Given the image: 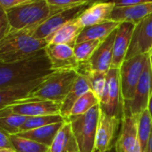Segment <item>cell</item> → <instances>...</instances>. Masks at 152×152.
Segmentation results:
<instances>
[{
	"label": "cell",
	"mask_w": 152,
	"mask_h": 152,
	"mask_svg": "<svg viewBox=\"0 0 152 152\" xmlns=\"http://www.w3.org/2000/svg\"><path fill=\"white\" fill-rule=\"evenodd\" d=\"M147 152H152V132H151V136H150V140L148 142V147Z\"/></svg>",
	"instance_id": "cell-40"
},
{
	"label": "cell",
	"mask_w": 152,
	"mask_h": 152,
	"mask_svg": "<svg viewBox=\"0 0 152 152\" xmlns=\"http://www.w3.org/2000/svg\"><path fill=\"white\" fill-rule=\"evenodd\" d=\"M116 35V30L113 31L105 40H103L92 56L89 60V64L91 71L107 72L111 69L113 59V47Z\"/></svg>",
	"instance_id": "cell-16"
},
{
	"label": "cell",
	"mask_w": 152,
	"mask_h": 152,
	"mask_svg": "<svg viewBox=\"0 0 152 152\" xmlns=\"http://www.w3.org/2000/svg\"><path fill=\"white\" fill-rule=\"evenodd\" d=\"M46 39H35L29 30L10 31L0 41V63H13L38 55L46 48Z\"/></svg>",
	"instance_id": "cell-2"
},
{
	"label": "cell",
	"mask_w": 152,
	"mask_h": 152,
	"mask_svg": "<svg viewBox=\"0 0 152 152\" xmlns=\"http://www.w3.org/2000/svg\"><path fill=\"white\" fill-rule=\"evenodd\" d=\"M150 15H152V3H145L129 7L115 6L110 16V21L118 23L129 22L136 24Z\"/></svg>",
	"instance_id": "cell-18"
},
{
	"label": "cell",
	"mask_w": 152,
	"mask_h": 152,
	"mask_svg": "<svg viewBox=\"0 0 152 152\" xmlns=\"http://www.w3.org/2000/svg\"><path fill=\"white\" fill-rule=\"evenodd\" d=\"M105 0H89V2H88V6H91L93 4H96V3H99V2H104Z\"/></svg>",
	"instance_id": "cell-38"
},
{
	"label": "cell",
	"mask_w": 152,
	"mask_h": 152,
	"mask_svg": "<svg viewBox=\"0 0 152 152\" xmlns=\"http://www.w3.org/2000/svg\"><path fill=\"white\" fill-rule=\"evenodd\" d=\"M10 141L16 152H48V146L37 141L25 139L15 134L10 135Z\"/></svg>",
	"instance_id": "cell-27"
},
{
	"label": "cell",
	"mask_w": 152,
	"mask_h": 152,
	"mask_svg": "<svg viewBox=\"0 0 152 152\" xmlns=\"http://www.w3.org/2000/svg\"><path fill=\"white\" fill-rule=\"evenodd\" d=\"M99 106L101 111L107 115L122 119L123 98L119 69L111 68L107 72L106 85L99 99Z\"/></svg>",
	"instance_id": "cell-7"
},
{
	"label": "cell",
	"mask_w": 152,
	"mask_h": 152,
	"mask_svg": "<svg viewBox=\"0 0 152 152\" xmlns=\"http://www.w3.org/2000/svg\"><path fill=\"white\" fill-rule=\"evenodd\" d=\"M48 4L59 11L88 5L89 0H47Z\"/></svg>",
	"instance_id": "cell-32"
},
{
	"label": "cell",
	"mask_w": 152,
	"mask_h": 152,
	"mask_svg": "<svg viewBox=\"0 0 152 152\" xmlns=\"http://www.w3.org/2000/svg\"><path fill=\"white\" fill-rule=\"evenodd\" d=\"M13 148L10 141V134L0 128V148Z\"/></svg>",
	"instance_id": "cell-36"
},
{
	"label": "cell",
	"mask_w": 152,
	"mask_h": 152,
	"mask_svg": "<svg viewBox=\"0 0 152 152\" xmlns=\"http://www.w3.org/2000/svg\"><path fill=\"white\" fill-rule=\"evenodd\" d=\"M115 147L116 152H141L138 138V116L123 115Z\"/></svg>",
	"instance_id": "cell-11"
},
{
	"label": "cell",
	"mask_w": 152,
	"mask_h": 152,
	"mask_svg": "<svg viewBox=\"0 0 152 152\" xmlns=\"http://www.w3.org/2000/svg\"><path fill=\"white\" fill-rule=\"evenodd\" d=\"M79 73L75 70L54 71L30 93L27 99H39L62 103Z\"/></svg>",
	"instance_id": "cell-4"
},
{
	"label": "cell",
	"mask_w": 152,
	"mask_h": 152,
	"mask_svg": "<svg viewBox=\"0 0 152 152\" xmlns=\"http://www.w3.org/2000/svg\"><path fill=\"white\" fill-rule=\"evenodd\" d=\"M48 152H79L77 142L69 122L65 121L58 131Z\"/></svg>",
	"instance_id": "cell-21"
},
{
	"label": "cell",
	"mask_w": 152,
	"mask_h": 152,
	"mask_svg": "<svg viewBox=\"0 0 152 152\" xmlns=\"http://www.w3.org/2000/svg\"><path fill=\"white\" fill-rule=\"evenodd\" d=\"M59 12L61 11L50 7L47 0H30L6 11L10 31L23 30L31 31L50 16Z\"/></svg>",
	"instance_id": "cell-3"
},
{
	"label": "cell",
	"mask_w": 152,
	"mask_h": 152,
	"mask_svg": "<svg viewBox=\"0 0 152 152\" xmlns=\"http://www.w3.org/2000/svg\"><path fill=\"white\" fill-rule=\"evenodd\" d=\"M149 56L150 52L137 55L129 59H125L119 68L123 104L132 99L138 83Z\"/></svg>",
	"instance_id": "cell-6"
},
{
	"label": "cell",
	"mask_w": 152,
	"mask_h": 152,
	"mask_svg": "<svg viewBox=\"0 0 152 152\" xmlns=\"http://www.w3.org/2000/svg\"><path fill=\"white\" fill-rule=\"evenodd\" d=\"M101 42L102 41L100 40H88L76 43L73 48L76 59L78 60L79 63L89 62L93 53L96 51Z\"/></svg>",
	"instance_id": "cell-30"
},
{
	"label": "cell",
	"mask_w": 152,
	"mask_h": 152,
	"mask_svg": "<svg viewBox=\"0 0 152 152\" xmlns=\"http://www.w3.org/2000/svg\"><path fill=\"white\" fill-rule=\"evenodd\" d=\"M85 76L88 78V80L91 83V91L100 99L101 95L104 91V88H105V85H106L107 72H96V71L91 70Z\"/></svg>",
	"instance_id": "cell-31"
},
{
	"label": "cell",
	"mask_w": 152,
	"mask_h": 152,
	"mask_svg": "<svg viewBox=\"0 0 152 152\" xmlns=\"http://www.w3.org/2000/svg\"><path fill=\"white\" fill-rule=\"evenodd\" d=\"M115 6L107 2H99L88 7L76 21L83 27H90L110 21V16Z\"/></svg>",
	"instance_id": "cell-17"
},
{
	"label": "cell",
	"mask_w": 152,
	"mask_h": 152,
	"mask_svg": "<svg viewBox=\"0 0 152 152\" xmlns=\"http://www.w3.org/2000/svg\"><path fill=\"white\" fill-rule=\"evenodd\" d=\"M121 23L107 21L99 24L83 28L80 33L76 43L88 40H105L113 31H115Z\"/></svg>",
	"instance_id": "cell-23"
},
{
	"label": "cell",
	"mask_w": 152,
	"mask_h": 152,
	"mask_svg": "<svg viewBox=\"0 0 152 152\" xmlns=\"http://www.w3.org/2000/svg\"><path fill=\"white\" fill-rule=\"evenodd\" d=\"M83 29L76 19H74L65 23L46 40L48 44H65L74 48Z\"/></svg>",
	"instance_id": "cell-22"
},
{
	"label": "cell",
	"mask_w": 152,
	"mask_h": 152,
	"mask_svg": "<svg viewBox=\"0 0 152 152\" xmlns=\"http://www.w3.org/2000/svg\"><path fill=\"white\" fill-rule=\"evenodd\" d=\"M107 152H116V149H115V146H113L112 148H110Z\"/></svg>",
	"instance_id": "cell-41"
},
{
	"label": "cell",
	"mask_w": 152,
	"mask_h": 152,
	"mask_svg": "<svg viewBox=\"0 0 152 152\" xmlns=\"http://www.w3.org/2000/svg\"><path fill=\"white\" fill-rule=\"evenodd\" d=\"M150 66H151V72H152V53L150 51Z\"/></svg>",
	"instance_id": "cell-42"
},
{
	"label": "cell",
	"mask_w": 152,
	"mask_h": 152,
	"mask_svg": "<svg viewBox=\"0 0 152 152\" xmlns=\"http://www.w3.org/2000/svg\"><path fill=\"white\" fill-rule=\"evenodd\" d=\"M64 118L61 115H39L27 117L24 124L22 125L20 132L33 130L36 128H40L43 126L64 122Z\"/></svg>",
	"instance_id": "cell-28"
},
{
	"label": "cell",
	"mask_w": 152,
	"mask_h": 152,
	"mask_svg": "<svg viewBox=\"0 0 152 152\" xmlns=\"http://www.w3.org/2000/svg\"><path fill=\"white\" fill-rule=\"evenodd\" d=\"M10 31V27L6 11L0 7V41H1Z\"/></svg>",
	"instance_id": "cell-33"
},
{
	"label": "cell",
	"mask_w": 152,
	"mask_h": 152,
	"mask_svg": "<svg viewBox=\"0 0 152 152\" xmlns=\"http://www.w3.org/2000/svg\"><path fill=\"white\" fill-rule=\"evenodd\" d=\"M53 72L45 49L24 60L0 63V89L43 79Z\"/></svg>",
	"instance_id": "cell-1"
},
{
	"label": "cell",
	"mask_w": 152,
	"mask_h": 152,
	"mask_svg": "<svg viewBox=\"0 0 152 152\" xmlns=\"http://www.w3.org/2000/svg\"><path fill=\"white\" fill-rule=\"evenodd\" d=\"M46 78V77H45ZM39 79L29 83L0 89V110L15 102L27 98L30 93L45 79Z\"/></svg>",
	"instance_id": "cell-19"
},
{
	"label": "cell",
	"mask_w": 152,
	"mask_h": 152,
	"mask_svg": "<svg viewBox=\"0 0 152 152\" xmlns=\"http://www.w3.org/2000/svg\"><path fill=\"white\" fill-rule=\"evenodd\" d=\"M26 119V116L16 115L7 110H0V128L10 135L19 132Z\"/></svg>",
	"instance_id": "cell-26"
},
{
	"label": "cell",
	"mask_w": 152,
	"mask_h": 152,
	"mask_svg": "<svg viewBox=\"0 0 152 152\" xmlns=\"http://www.w3.org/2000/svg\"><path fill=\"white\" fill-rule=\"evenodd\" d=\"M88 7V5H83L56 13L32 30L31 33L35 39H47L65 23L77 18Z\"/></svg>",
	"instance_id": "cell-10"
},
{
	"label": "cell",
	"mask_w": 152,
	"mask_h": 152,
	"mask_svg": "<svg viewBox=\"0 0 152 152\" xmlns=\"http://www.w3.org/2000/svg\"><path fill=\"white\" fill-rule=\"evenodd\" d=\"M52 71L77 70L80 63L74 56L73 48L65 44H48L45 48Z\"/></svg>",
	"instance_id": "cell-13"
},
{
	"label": "cell",
	"mask_w": 152,
	"mask_h": 152,
	"mask_svg": "<svg viewBox=\"0 0 152 152\" xmlns=\"http://www.w3.org/2000/svg\"><path fill=\"white\" fill-rule=\"evenodd\" d=\"M0 152H16L13 148H0Z\"/></svg>",
	"instance_id": "cell-39"
},
{
	"label": "cell",
	"mask_w": 152,
	"mask_h": 152,
	"mask_svg": "<svg viewBox=\"0 0 152 152\" xmlns=\"http://www.w3.org/2000/svg\"><path fill=\"white\" fill-rule=\"evenodd\" d=\"M148 111L150 115V117H151V120H152V92L150 94V97H149V99H148Z\"/></svg>",
	"instance_id": "cell-37"
},
{
	"label": "cell",
	"mask_w": 152,
	"mask_h": 152,
	"mask_svg": "<svg viewBox=\"0 0 152 152\" xmlns=\"http://www.w3.org/2000/svg\"><path fill=\"white\" fill-rule=\"evenodd\" d=\"M64 122L43 126L40 128H36L33 130L19 132L15 135L25 138V139H29V140H31L34 141H37L39 143H41V144H44V145L49 147L51 145V143L53 142V140H54L56 135L57 134L58 131L63 126Z\"/></svg>",
	"instance_id": "cell-24"
},
{
	"label": "cell",
	"mask_w": 152,
	"mask_h": 152,
	"mask_svg": "<svg viewBox=\"0 0 152 152\" xmlns=\"http://www.w3.org/2000/svg\"><path fill=\"white\" fill-rule=\"evenodd\" d=\"M91 90V83L88 80V78L85 75H80L76 79L73 86L72 87L71 91H69L66 98L64 99V101L61 103V109H60V115L64 118L66 121L69 116L71 110L74 105V103L77 101L83 94L88 92Z\"/></svg>",
	"instance_id": "cell-20"
},
{
	"label": "cell",
	"mask_w": 152,
	"mask_h": 152,
	"mask_svg": "<svg viewBox=\"0 0 152 152\" xmlns=\"http://www.w3.org/2000/svg\"><path fill=\"white\" fill-rule=\"evenodd\" d=\"M60 103L39 99L25 98L7 106L2 110H7L26 117H31L48 115H60Z\"/></svg>",
	"instance_id": "cell-9"
},
{
	"label": "cell",
	"mask_w": 152,
	"mask_h": 152,
	"mask_svg": "<svg viewBox=\"0 0 152 152\" xmlns=\"http://www.w3.org/2000/svg\"><path fill=\"white\" fill-rule=\"evenodd\" d=\"M100 116V106H95L83 115L70 116L72 131L79 152H96V137Z\"/></svg>",
	"instance_id": "cell-5"
},
{
	"label": "cell",
	"mask_w": 152,
	"mask_h": 152,
	"mask_svg": "<svg viewBox=\"0 0 152 152\" xmlns=\"http://www.w3.org/2000/svg\"><path fill=\"white\" fill-rule=\"evenodd\" d=\"M151 132H152V120L148 109H146L138 116V138H139L141 152L148 151Z\"/></svg>",
	"instance_id": "cell-25"
},
{
	"label": "cell",
	"mask_w": 152,
	"mask_h": 152,
	"mask_svg": "<svg viewBox=\"0 0 152 152\" xmlns=\"http://www.w3.org/2000/svg\"><path fill=\"white\" fill-rule=\"evenodd\" d=\"M122 119L112 117L100 109V116L96 137V152H107L115 146V136Z\"/></svg>",
	"instance_id": "cell-14"
},
{
	"label": "cell",
	"mask_w": 152,
	"mask_h": 152,
	"mask_svg": "<svg viewBox=\"0 0 152 152\" xmlns=\"http://www.w3.org/2000/svg\"><path fill=\"white\" fill-rule=\"evenodd\" d=\"M151 53H152V49H151Z\"/></svg>",
	"instance_id": "cell-43"
},
{
	"label": "cell",
	"mask_w": 152,
	"mask_h": 152,
	"mask_svg": "<svg viewBox=\"0 0 152 152\" xmlns=\"http://www.w3.org/2000/svg\"><path fill=\"white\" fill-rule=\"evenodd\" d=\"M28 1H30V0H0V7H2L5 11H7Z\"/></svg>",
	"instance_id": "cell-35"
},
{
	"label": "cell",
	"mask_w": 152,
	"mask_h": 152,
	"mask_svg": "<svg viewBox=\"0 0 152 152\" xmlns=\"http://www.w3.org/2000/svg\"><path fill=\"white\" fill-rule=\"evenodd\" d=\"M152 92V72L150 66V56L146 63L140 79L138 83L132 99L123 104V115L139 116L148 108V99Z\"/></svg>",
	"instance_id": "cell-8"
},
{
	"label": "cell",
	"mask_w": 152,
	"mask_h": 152,
	"mask_svg": "<svg viewBox=\"0 0 152 152\" xmlns=\"http://www.w3.org/2000/svg\"><path fill=\"white\" fill-rule=\"evenodd\" d=\"M152 49V15L135 24L130 47L125 59L140 54L149 53Z\"/></svg>",
	"instance_id": "cell-12"
},
{
	"label": "cell",
	"mask_w": 152,
	"mask_h": 152,
	"mask_svg": "<svg viewBox=\"0 0 152 152\" xmlns=\"http://www.w3.org/2000/svg\"><path fill=\"white\" fill-rule=\"evenodd\" d=\"M104 2L111 3L115 7H129L145 3H152V0H105Z\"/></svg>",
	"instance_id": "cell-34"
},
{
	"label": "cell",
	"mask_w": 152,
	"mask_h": 152,
	"mask_svg": "<svg viewBox=\"0 0 152 152\" xmlns=\"http://www.w3.org/2000/svg\"><path fill=\"white\" fill-rule=\"evenodd\" d=\"M99 105V99L91 90L83 94L77 101H76L71 110L70 116L80 115L87 113L95 106ZM69 116V117H70Z\"/></svg>",
	"instance_id": "cell-29"
},
{
	"label": "cell",
	"mask_w": 152,
	"mask_h": 152,
	"mask_svg": "<svg viewBox=\"0 0 152 152\" xmlns=\"http://www.w3.org/2000/svg\"><path fill=\"white\" fill-rule=\"evenodd\" d=\"M135 24L129 22H124L116 29V35L113 47V59L111 68L119 69L125 60Z\"/></svg>",
	"instance_id": "cell-15"
}]
</instances>
